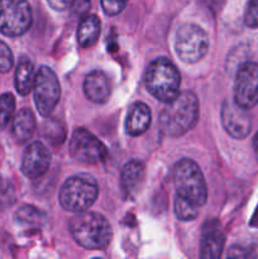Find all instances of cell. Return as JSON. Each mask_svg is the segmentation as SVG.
<instances>
[{"instance_id": "cell-1", "label": "cell", "mask_w": 258, "mask_h": 259, "mask_svg": "<svg viewBox=\"0 0 258 259\" xmlns=\"http://www.w3.org/2000/svg\"><path fill=\"white\" fill-rule=\"evenodd\" d=\"M199 120V100L191 91H181L167 103L159 115V125L169 137L184 136Z\"/></svg>"}, {"instance_id": "cell-21", "label": "cell", "mask_w": 258, "mask_h": 259, "mask_svg": "<svg viewBox=\"0 0 258 259\" xmlns=\"http://www.w3.org/2000/svg\"><path fill=\"white\" fill-rule=\"evenodd\" d=\"M15 98L7 93L0 95V129H5L14 118Z\"/></svg>"}, {"instance_id": "cell-30", "label": "cell", "mask_w": 258, "mask_h": 259, "mask_svg": "<svg viewBox=\"0 0 258 259\" xmlns=\"http://www.w3.org/2000/svg\"><path fill=\"white\" fill-rule=\"evenodd\" d=\"M253 148H254L255 157H257V159H258V131H257V133H255L254 139H253Z\"/></svg>"}, {"instance_id": "cell-2", "label": "cell", "mask_w": 258, "mask_h": 259, "mask_svg": "<svg viewBox=\"0 0 258 259\" xmlns=\"http://www.w3.org/2000/svg\"><path fill=\"white\" fill-rule=\"evenodd\" d=\"M68 228L75 242L86 249H104L113 237V230L105 217L94 211L77 212L70 220Z\"/></svg>"}, {"instance_id": "cell-28", "label": "cell", "mask_w": 258, "mask_h": 259, "mask_svg": "<svg viewBox=\"0 0 258 259\" xmlns=\"http://www.w3.org/2000/svg\"><path fill=\"white\" fill-rule=\"evenodd\" d=\"M224 2L225 0H201L202 4H204L205 7L209 8V9L214 13H218L222 9Z\"/></svg>"}, {"instance_id": "cell-25", "label": "cell", "mask_w": 258, "mask_h": 259, "mask_svg": "<svg viewBox=\"0 0 258 259\" xmlns=\"http://www.w3.org/2000/svg\"><path fill=\"white\" fill-rule=\"evenodd\" d=\"M129 0H101V7L106 15H118L124 10Z\"/></svg>"}, {"instance_id": "cell-13", "label": "cell", "mask_w": 258, "mask_h": 259, "mask_svg": "<svg viewBox=\"0 0 258 259\" xmlns=\"http://www.w3.org/2000/svg\"><path fill=\"white\" fill-rule=\"evenodd\" d=\"M224 233L217 220H211L205 224L200 242V257L204 259L220 258L224 248Z\"/></svg>"}, {"instance_id": "cell-18", "label": "cell", "mask_w": 258, "mask_h": 259, "mask_svg": "<svg viewBox=\"0 0 258 259\" xmlns=\"http://www.w3.org/2000/svg\"><path fill=\"white\" fill-rule=\"evenodd\" d=\"M35 71L34 63L28 57H22L15 70V89L22 96L28 95L34 88Z\"/></svg>"}, {"instance_id": "cell-4", "label": "cell", "mask_w": 258, "mask_h": 259, "mask_svg": "<svg viewBox=\"0 0 258 259\" xmlns=\"http://www.w3.org/2000/svg\"><path fill=\"white\" fill-rule=\"evenodd\" d=\"M174 182L176 195L197 207L205 205L207 200V187L204 175L196 162L189 158L177 162L174 168Z\"/></svg>"}, {"instance_id": "cell-29", "label": "cell", "mask_w": 258, "mask_h": 259, "mask_svg": "<svg viewBox=\"0 0 258 259\" xmlns=\"http://www.w3.org/2000/svg\"><path fill=\"white\" fill-rule=\"evenodd\" d=\"M50 7L55 10H65L66 8L70 7L72 0H47Z\"/></svg>"}, {"instance_id": "cell-7", "label": "cell", "mask_w": 258, "mask_h": 259, "mask_svg": "<svg viewBox=\"0 0 258 259\" xmlns=\"http://www.w3.org/2000/svg\"><path fill=\"white\" fill-rule=\"evenodd\" d=\"M32 9L27 0H0V33L19 37L32 25Z\"/></svg>"}, {"instance_id": "cell-8", "label": "cell", "mask_w": 258, "mask_h": 259, "mask_svg": "<svg viewBox=\"0 0 258 259\" xmlns=\"http://www.w3.org/2000/svg\"><path fill=\"white\" fill-rule=\"evenodd\" d=\"M34 103L42 116H50L60 101L61 86L55 71L47 66L39 67L35 73Z\"/></svg>"}, {"instance_id": "cell-10", "label": "cell", "mask_w": 258, "mask_h": 259, "mask_svg": "<svg viewBox=\"0 0 258 259\" xmlns=\"http://www.w3.org/2000/svg\"><path fill=\"white\" fill-rule=\"evenodd\" d=\"M234 101L248 110L258 104V65L255 62H245L238 68Z\"/></svg>"}, {"instance_id": "cell-6", "label": "cell", "mask_w": 258, "mask_h": 259, "mask_svg": "<svg viewBox=\"0 0 258 259\" xmlns=\"http://www.w3.org/2000/svg\"><path fill=\"white\" fill-rule=\"evenodd\" d=\"M175 50L184 62H199L209 51V38L206 32L194 23L182 24L177 29Z\"/></svg>"}, {"instance_id": "cell-5", "label": "cell", "mask_w": 258, "mask_h": 259, "mask_svg": "<svg viewBox=\"0 0 258 259\" xmlns=\"http://www.w3.org/2000/svg\"><path fill=\"white\" fill-rule=\"evenodd\" d=\"M99 187L89 175L70 177L60 191V204L66 211L82 212L90 209L98 199Z\"/></svg>"}, {"instance_id": "cell-19", "label": "cell", "mask_w": 258, "mask_h": 259, "mask_svg": "<svg viewBox=\"0 0 258 259\" xmlns=\"http://www.w3.org/2000/svg\"><path fill=\"white\" fill-rule=\"evenodd\" d=\"M101 23L96 15H85L81 18L77 28V42L81 47H91L99 39Z\"/></svg>"}, {"instance_id": "cell-9", "label": "cell", "mask_w": 258, "mask_h": 259, "mask_svg": "<svg viewBox=\"0 0 258 259\" xmlns=\"http://www.w3.org/2000/svg\"><path fill=\"white\" fill-rule=\"evenodd\" d=\"M70 153L83 164H96L105 161L108 151L91 132L85 128L76 129L70 139Z\"/></svg>"}, {"instance_id": "cell-23", "label": "cell", "mask_w": 258, "mask_h": 259, "mask_svg": "<svg viewBox=\"0 0 258 259\" xmlns=\"http://www.w3.org/2000/svg\"><path fill=\"white\" fill-rule=\"evenodd\" d=\"M17 201L15 187L8 179L0 177V211L9 209Z\"/></svg>"}, {"instance_id": "cell-16", "label": "cell", "mask_w": 258, "mask_h": 259, "mask_svg": "<svg viewBox=\"0 0 258 259\" xmlns=\"http://www.w3.org/2000/svg\"><path fill=\"white\" fill-rule=\"evenodd\" d=\"M151 124V110L144 103H136L129 110L125 120V131L129 136H141Z\"/></svg>"}, {"instance_id": "cell-27", "label": "cell", "mask_w": 258, "mask_h": 259, "mask_svg": "<svg viewBox=\"0 0 258 259\" xmlns=\"http://www.w3.org/2000/svg\"><path fill=\"white\" fill-rule=\"evenodd\" d=\"M71 12L77 18H83L89 14L91 8V0H72L71 2Z\"/></svg>"}, {"instance_id": "cell-26", "label": "cell", "mask_w": 258, "mask_h": 259, "mask_svg": "<svg viewBox=\"0 0 258 259\" xmlns=\"http://www.w3.org/2000/svg\"><path fill=\"white\" fill-rule=\"evenodd\" d=\"M244 23L249 28H258V0H249L245 9Z\"/></svg>"}, {"instance_id": "cell-3", "label": "cell", "mask_w": 258, "mask_h": 259, "mask_svg": "<svg viewBox=\"0 0 258 259\" xmlns=\"http://www.w3.org/2000/svg\"><path fill=\"white\" fill-rule=\"evenodd\" d=\"M147 90L162 103H169L180 93L181 76L168 58L159 57L152 61L144 76Z\"/></svg>"}, {"instance_id": "cell-22", "label": "cell", "mask_w": 258, "mask_h": 259, "mask_svg": "<svg viewBox=\"0 0 258 259\" xmlns=\"http://www.w3.org/2000/svg\"><path fill=\"white\" fill-rule=\"evenodd\" d=\"M175 214L179 218V220L190 222V220L196 219L197 214H199V207L176 195V197H175Z\"/></svg>"}, {"instance_id": "cell-24", "label": "cell", "mask_w": 258, "mask_h": 259, "mask_svg": "<svg viewBox=\"0 0 258 259\" xmlns=\"http://www.w3.org/2000/svg\"><path fill=\"white\" fill-rule=\"evenodd\" d=\"M14 58L7 43L0 40V73H7L12 70Z\"/></svg>"}, {"instance_id": "cell-17", "label": "cell", "mask_w": 258, "mask_h": 259, "mask_svg": "<svg viewBox=\"0 0 258 259\" xmlns=\"http://www.w3.org/2000/svg\"><path fill=\"white\" fill-rule=\"evenodd\" d=\"M35 118L30 109H20L13 118L12 134L18 143H25L32 138L35 131Z\"/></svg>"}, {"instance_id": "cell-14", "label": "cell", "mask_w": 258, "mask_h": 259, "mask_svg": "<svg viewBox=\"0 0 258 259\" xmlns=\"http://www.w3.org/2000/svg\"><path fill=\"white\" fill-rule=\"evenodd\" d=\"M83 91L89 100L95 104H103L108 101L111 94L110 82L103 71H91L85 77Z\"/></svg>"}, {"instance_id": "cell-20", "label": "cell", "mask_w": 258, "mask_h": 259, "mask_svg": "<svg viewBox=\"0 0 258 259\" xmlns=\"http://www.w3.org/2000/svg\"><path fill=\"white\" fill-rule=\"evenodd\" d=\"M15 223L25 232H35L45 223V214L32 205H23L14 215Z\"/></svg>"}, {"instance_id": "cell-12", "label": "cell", "mask_w": 258, "mask_h": 259, "mask_svg": "<svg viewBox=\"0 0 258 259\" xmlns=\"http://www.w3.org/2000/svg\"><path fill=\"white\" fill-rule=\"evenodd\" d=\"M51 152L42 142H33L25 148L22 161V172L28 179L35 180L48 171Z\"/></svg>"}, {"instance_id": "cell-15", "label": "cell", "mask_w": 258, "mask_h": 259, "mask_svg": "<svg viewBox=\"0 0 258 259\" xmlns=\"http://www.w3.org/2000/svg\"><path fill=\"white\" fill-rule=\"evenodd\" d=\"M146 176V167L138 159L128 162L121 171L120 185L126 197H133L138 192Z\"/></svg>"}, {"instance_id": "cell-11", "label": "cell", "mask_w": 258, "mask_h": 259, "mask_svg": "<svg viewBox=\"0 0 258 259\" xmlns=\"http://www.w3.org/2000/svg\"><path fill=\"white\" fill-rule=\"evenodd\" d=\"M222 123L233 138L244 139L252 129V116L248 109L239 106L234 100H225L222 108Z\"/></svg>"}]
</instances>
